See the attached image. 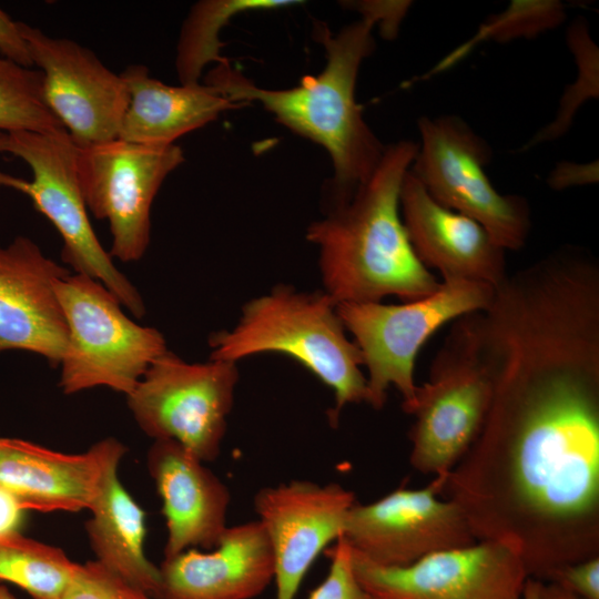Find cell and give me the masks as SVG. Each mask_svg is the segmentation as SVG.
Returning a JSON list of instances; mask_svg holds the SVG:
<instances>
[{"label": "cell", "mask_w": 599, "mask_h": 599, "mask_svg": "<svg viewBox=\"0 0 599 599\" xmlns=\"http://www.w3.org/2000/svg\"><path fill=\"white\" fill-rule=\"evenodd\" d=\"M237 382L234 362L187 363L167 351L125 397L145 435L176 441L207 463L221 453Z\"/></svg>", "instance_id": "obj_10"}, {"label": "cell", "mask_w": 599, "mask_h": 599, "mask_svg": "<svg viewBox=\"0 0 599 599\" xmlns=\"http://www.w3.org/2000/svg\"><path fill=\"white\" fill-rule=\"evenodd\" d=\"M8 134L0 132V152H7Z\"/></svg>", "instance_id": "obj_37"}, {"label": "cell", "mask_w": 599, "mask_h": 599, "mask_svg": "<svg viewBox=\"0 0 599 599\" xmlns=\"http://www.w3.org/2000/svg\"><path fill=\"white\" fill-rule=\"evenodd\" d=\"M184 162L176 144L122 139L77 148L75 170L88 210L109 223L110 255L139 261L151 233V206L166 176Z\"/></svg>", "instance_id": "obj_11"}, {"label": "cell", "mask_w": 599, "mask_h": 599, "mask_svg": "<svg viewBox=\"0 0 599 599\" xmlns=\"http://www.w3.org/2000/svg\"><path fill=\"white\" fill-rule=\"evenodd\" d=\"M445 478L434 477L422 488L402 485L368 504L356 501L342 537L353 551L385 567L474 545L478 540L460 508L440 496Z\"/></svg>", "instance_id": "obj_12"}, {"label": "cell", "mask_w": 599, "mask_h": 599, "mask_svg": "<svg viewBox=\"0 0 599 599\" xmlns=\"http://www.w3.org/2000/svg\"><path fill=\"white\" fill-rule=\"evenodd\" d=\"M121 459L108 466L85 522L95 561L159 599L160 568L144 552L145 512L121 483Z\"/></svg>", "instance_id": "obj_22"}, {"label": "cell", "mask_w": 599, "mask_h": 599, "mask_svg": "<svg viewBox=\"0 0 599 599\" xmlns=\"http://www.w3.org/2000/svg\"><path fill=\"white\" fill-rule=\"evenodd\" d=\"M565 6L554 0L511 1L508 9L484 23L477 39L507 42L517 38H534L560 24Z\"/></svg>", "instance_id": "obj_26"}, {"label": "cell", "mask_w": 599, "mask_h": 599, "mask_svg": "<svg viewBox=\"0 0 599 599\" xmlns=\"http://www.w3.org/2000/svg\"><path fill=\"white\" fill-rule=\"evenodd\" d=\"M420 143L409 167L441 205L481 224L506 251L525 246L531 211L518 194H500L486 166L493 152L463 119L445 114L417 121Z\"/></svg>", "instance_id": "obj_9"}, {"label": "cell", "mask_w": 599, "mask_h": 599, "mask_svg": "<svg viewBox=\"0 0 599 599\" xmlns=\"http://www.w3.org/2000/svg\"><path fill=\"white\" fill-rule=\"evenodd\" d=\"M548 582L559 585L579 599H599V557L565 566Z\"/></svg>", "instance_id": "obj_29"}, {"label": "cell", "mask_w": 599, "mask_h": 599, "mask_svg": "<svg viewBox=\"0 0 599 599\" xmlns=\"http://www.w3.org/2000/svg\"><path fill=\"white\" fill-rule=\"evenodd\" d=\"M57 599H155L98 561L79 564L73 579Z\"/></svg>", "instance_id": "obj_27"}, {"label": "cell", "mask_w": 599, "mask_h": 599, "mask_svg": "<svg viewBox=\"0 0 599 599\" xmlns=\"http://www.w3.org/2000/svg\"><path fill=\"white\" fill-rule=\"evenodd\" d=\"M540 583L539 580L528 578L521 599H540Z\"/></svg>", "instance_id": "obj_35"}, {"label": "cell", "mask_w": 599, "mask_h": 599, "mask_svg": "<svg viewBox=\"0 0 599 599\" xmlns=\"http://www.w3.org/2000/svg\"><path fill=\"white\" fill-rule=\"evenodd\" d=\"M336 306L325 292L277 285L248 301L232 329L211 335L210 358L237 363L264 353L292 357L333 390L328 417L336 426L345 406L368 399L362 353Z\"/></svg>", "instance_id": "obj_4"}, {"label": "cell", "mask_w": 599, "mask_h": 599, "mask_svg": "<svg viewBox=\"0 0 599 599\" xmlns=\"http://www.w3.org/2000/svg\"><path fill=\"white\" fill-rule=\"evenodd\" d=\"M410 3L409 1H362L354 2L353 7L362 13V17L379 26L383 34L390 39L397 34Z\"/></svg>", "instance_id": "obj_30"}, {"label": "cell", "mask_w": 599, "mask_h": 599, "mask_svg": "<svg viewBox=\"0 0 599 599\" xmlns=\"http://www.w3.org/2000/svg\"><path fill=\"white\" fill-rule=\"evenodd\" d=\"M27 511L12 493L0 486V538L22 534Z\"/></svg>", "instance_id": "obj_33"}, {"label": "cell", "mask_w": 599, "mask_h": 599, "mask_svg": "<svg viewBox=\"0 0 599 599\" xmlns=\"http://www.w3.org/2000/svg\"><path fill=\"white\" fill-rule=\"evenodd\" d=\"M491 397V383L475 335L473 313L453 322L429 376L417 385L405 412L409 464L418 473L447 476L478 436Z\"/></svg>", "instance_id": "obj_6"}, {"label": "cell", "mask_w": 599, "mask_h": 599, "mask_svg": "<svg viewBox=\"0 0 599 599\" xmlns=\"http://www.w3.org/2000/svg\"><path fill=\"white\" fill-rule=\"evenodd\" d=\"M331 566L325 579L315 587L307 599H373L355 576L352 549L339 537L328 551Z\"/></svg>", "instance_id": "obj_28"}, {"label": "cell", "mask_w": 599, "mask_h": 599, "mask_svg": "<svg viewBox=\"0 0 599 599\" xmlns=\"http://www.w3.org/2000/svg\"><path fill=\"white\" fill-rule=\"evenodd\" d=\"M297 0H203L191 7L185 18L175 55V70L181 84L199 83L211 63L229 60L221 54L222 28L236 14L253 10H271L298 4Z\"/></svg>", "instance_id": "obj_23"}, {"label": "cell", "mask_w": 599, "mask_h": 599, "mask_svg": "<svg viewBox=\"0 0 599 599\" xmlns=\"http://www.w3.org/2000/svg\"><path fill=\"white\" fill-rule=\"evenodd\" d=\"M314 26L326 63L318 74L305 75L297 85L282 90L260 88L230 61L215 64L204 83L232 103L260 102L281 124L323 146L334 169L328 195H348L370 177L386 149L355 99L362 62L376 48L375 24L362 17L336 33L322 22Z\"/></svg>", "instance_id": "obj_3"}, {"label": "cell", "mask_w": 599, "mask_h": 599, "mask_svg": "<svg viewBox=\"0 0 599 599\" xmlns=\"http://www.w3.org/2000/svg\"><path fill=\"white\" fill-rule=\"evenodd\" d=\"M0 52L2 57L11 61L33 68L28 45L20 31L19 21H13L1 8Z\"/></svg>", "instance_id": "obj_31"}, {"label": "cell", "mask_w": 599, "mask_h": 599, "mask_svg": "<svg viewBox=\"0 0 599 599\" xmlns=\"http://www.w3.org/2000/svg\"><path fill=\"white\" fill-rule=\"evenodd\" d=\"M402 221L419 262L445 281L498 287L508 276L506 250L477 221L435 201L408 170L399 192Z\"/></svg>", "instance_id": "obj_17"}, {"label": "cell", "mask_w": 599, "mask_h": 599, "mask_svg": "<svg viewBox=\"0 0 599 599\" xmlns=\"http://www.w3.org/2000/svg\"><path fill=\"white\" fill-rule=\"evenodd\" d=\"M540 599H579L576 595L554 582L540 583Z\"/></svg>", "instance_id": "obj_34"}, {"label": "cell", "mask_w": 599, "mask_h": 599, "mask_svg": "<svg viewBox=\"0 0 599 599\" xmlns=\"http://www.w3.org/2000/svg\"><path fill=\"white\" fill-rule=\"evenodd\" d=\"M78 565L61 548L23 534L0 538V581L19 587L32 599H57Z\"/></svg>", "instance_id": "obj_24"}, {"label": "cell", "mask_w": 599, "mask_h": 599, "mask_svg": "<svg viewBox=\"0 0 599 599\" xmlns=\"http://www.w3.org/2000/svg\"><path fill=\"white\" fill-rule=\"evenodd\" d=\"M417 150L410 140L386 145L370 177L348 195H328L327 214L308 226L324 292L336 304L382 302L388 295L407 302L440 286L415 255L400 215L402 182Z\"/></svg>", "instance_id": "obj_2"}, {"label": "cell", "mask_w": 599, "mask_h": 599, "mask_svg": "<svg viewBox=\"0 0 599 599\" xmlns=\"http://www.w3.org/2000/svg\"><path fill=\"white\" fill-rule=\"evenodd\" d=\"M146 467L162 501L167 531L164 558L191 548L215 547L227 528L229 487L173 440H154Z\"/></svg>", "instance_id": "obj_20"}, {"label": "cell", "mask_w": 599, "mask_h": 599, "mask_svg": "<svg viewBox=\"0 0 599 599\" xmlns=\"http://www.w3.org/2000/svg\"><path fill=\"white\" fill-rule=\"evenodd\" d=\"M32 65L43 77V95L77 148L114 140L129 105L121 74L110 70L90 49L54 38L19 21Z\"/></svg>", "instance_id": "obj_13"}, {"label": "cell", "mask_w": 599, "mask_h": 599, "mask_svg": "<svg viewBox=\"0 0 599 599\" xmlns=\"http://www.w3.org/2000/svg\"><path fill=\"white\" fill-rule=\"evenodd\" d=\"M489 407L446 476L477 540L499 541L529 578L599 557V347L555 326L509 332L484 356Z\"/></svg>", "instance_id": "obj_1"}, {"label": "cell", "mask_w": 599, "mask_h": 599, "mask_svg": "<svg viewBox=\"0 0 599 599\" xmlns=\"http://www.w3.org/2000/svg\"><path fill=\"white\" fill-rule=\"evenodd\" d=\"M356 501L354 493L337 483L304 479L263 487L254 495L257 520L273 551L276 599H295L315 559L342 537Z\"/></svg>", "instance_id": "obj_15"}, {"label": "cell", "mask_w": 599, "mask_h": 599, "mask_svg": "<svg viewBox=\"0 0 599 599\" xmlns=\"http://www.w3.org/2000/svg\"><path fill=\"white\" fill-rule=\"evenodd\" d=\"M495 290L479 282L441 281L434 293L402 304H337V313L353 335L367 370V404L382 409L387 389L393 386L406 412L414 400L415 361L423 345L445 324L484 311Z\"/></svg>", "instance_id": "obj_5"}, {"label": "cell", "mask_w": 599, "mask_h": 599, "mask_svg": "<svg viewBox=\"0 0 599 599\" xmlns=\"http://www.w3.org/2000/svg\"><path fill=\"white\" fill-rule=\"evenodd\" d=\"M129 92V105L119 139L141 144H174L180 136L216 120L232 103L214 88L201 83L171 85L152 78L148 67L129 65L120 73Z\"/></svg>", "instance_id": "obj_21"}, {"label": "cell", "mask_w": 599, "mask_h": 599, "mask_svg": "<svg viewBox=\"0 0 599 599\" xmlns=\"http://www.w3.org/2000/svg\"><path fill=\"white\" fill-rule=\"evenodd\" d=\"M126 451L105 438L81 454L54 451L30 441L0 438V486L28 510L42 512L89 510L104 473Z\"/></svg>", "instance_id": "obj_18"}, {"label": "cell", "mask_w": 599, "mask_h": 599, "mask_svg": "<svg viewBox=\"0 0 599 599\" xmlns=\"http://www.w3.org/2000/svg\"><path fill=\"white\" fill-rule=\"evenodd\" d=\"M0 599H17V597L10 591V589L0 581Z\"/></svg>", "instance_id": "obj_36"}, {"label": "cell", "mask_w": 599, "mask_h": 599, "mask_svg": "<svg viewBox=\"0 0 599 599\" xmlns=\"http://www.w3.org/2000/svg\"><path fill=\"white\" fill-rule=\"evenodd\" d=\"M69 274L27 236L0 245V353L24 351L60 365L68 327L54 285Z\"/></svg>", "instance_id": "obj_16"}, {"label": "cell", "mask_w": 599, "mask_h": 599, "mask_svg": "<svg viewBox=\"0 0 599 599\" xmlns=\"http://www.w3.org/2000/svg\"><path fill=\"white\" fill-rule=\"evenodd\" d=\"M7 134V152L29 165L32 179L27 181L0 171V186L29 196L60 234L62 261L77 274L100 282L134 317L141 318L145 305L139 291L114 265L90 223L75 170L77 146L67 130Z\"/></svg>", "instance_id": "obj_8"}, {"label": "cell", "mask_w": 599, "mask_h": 599, "mask_svg": "<svg viewBox=\"0 0 599 599\" xmlns=\"http://www.w3.org/2000/svg\"><path fill=\"white\" fill-rule=\"evenodd\" d=\"M159 599H253L274 581V557L256 520L227 526L209 551L164 558Z\"/></svg>", "instance_id": "obj_19"}, {"label": "cell", "mask_w": 599, "mask_h": 599, "mask_svg": "<svg viewBox=\"0 0 599 599\" xmlns=\"http://www.w3.org/2000/svg\"><path fill=\"white\" fill-rule=\"evenodd\" d=\"M65 130L48 108L38 69L0 57V132Z\"/></svg>", "instance_id": "obj_25"}, {"label": "cell", "mask_w": 599, "mask_h": 599, "mask_svg": "<svg viewBox=\"0 0 599 599\" xmlns=\"http://www.w3.org/2000/svg\"><path fill=\"white\" fill-rule=\"evenodd\" d=\"M598 181V164L560 163L549 174L548 184L556 190L575 185L593 184Z\"/></svg>", "instance_id": "obj_32"}, {"label": "cell", "mask_w": 599, "mask_h": 599, "mask_svg": "<svg viewBox=\"0 0 599 599\" xmlns=\"http://www.w3.org/2000/svg\"><path fill=\"white\" fill-rule=\"evenodd\" d=\"M352 564L373 599H521L529 578L520 557L491 540L403 567L379 566L352 550Z\"/></svg>", "instance_id": "obj_14"}, {"label": "cell", "mask_w": 599, "mask_h": 599, "mask_svg": "<svg viewBox=\"0 0 599 599\" xmlns=\"http://www.w3.org/2000/svg\"><path fill=\"white\" fill-rule=\"evenodd\" d=\"M54 287L68 327L59 365L64 394L108 387L126 396L169 351L162 333L128 317L100 282L74 273L57 281Z\"/></svg>", "instance_id": "obj_7"}]
</instances>
